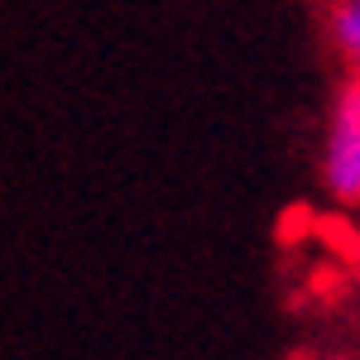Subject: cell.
Masks as SVG:
<instances>
[{
  "label": "cell",
  "instance_id": "7a4b0ae2",
  "mask_svg": "<svg viewBox=\"0 0 360 360\" xmlns=\"http://www.w3.org/2000/svg\"><path fill=\"white\" fill-rule=\"evenodd\" d=\"M332 34H336V44H341V53L360 68V5H341L336 10Z\"/></svg>",
  "mask_w": 360,
  "mask_h": 360
},
{
  "label": "cell",
  "instance_id": "6da1fadb",
  "mask_svg": "<svg viewBox=\"0 0 360 360\" xmlns=\"http://www.w3.org/2000/svg\"><path fill=\"white\" fill-rule=\"evenodd\" d=\"M327 183L341 202H360V82H351L336 101L327 139Z\"/></svg>",
  "mask_w": 360,
  "mask_h": 360
}]
</instances>
